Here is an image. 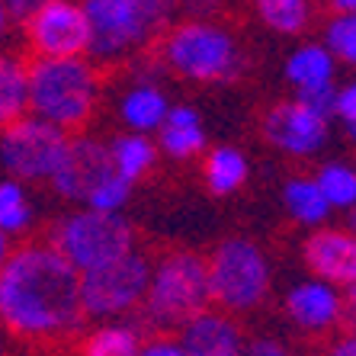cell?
<instances>
[{
	"instance_id": "cell-1",
	"label": "cell",
	"mask_w": 356,
	"mask_h": 356,
	"mask_svg": "<svg viewBox=\"0 0 356 356\" xmlns=\"http://www.w3.org/2000/svg\"><path fill=\"white\" fill-rule=\"evenodd\" d=\"M0 324L7 337L45 350L83 331L81 273L45 238L10 248L0 264Z\"/></svg>"
},
{
	"instance_id": "cell-2",
	"label": "cell",
	"mask_w": 356,
	"mask_h": 356,
	"mask_svg": "<svg viewBox=\"0 0 356 356\" xmlns=\"http://www.w3.org/2000/svg\"><path fill=\"white\" fill-rule=\"evenodd\" d=\"M103 93V71L83 58H29V116L83 135Z\"/></svg>"
},
{
	"instance_id": "cell-3",
	"label": "cell",
	"mask_w": 356,
	"mask_h": 356,
	"mask_svg": "<svg viewBox=\"0 0 356 356\" xmlns=\"http://www.w3.org/2000/svg\"><path fill=\"white\" fill-rule=\"evenodd\" d=\"M161 65L193 83H232L248 71V49L218 19L186 17L154 42Z\"/></svg>"
},
{
	"instance_id": "cell-4",
	"label": "cell",
	"mask_w": 356,
	"mask_h": 356,
	"mask_svg": "<svg viewBox=\"0 0 356 356\" xmlns=\"http://www.w3.org/2000/svg\"><path fill=\"white\" fill-rule=\"evenodd\" d=\"M209 305L212 298H209L206 254L193 248H170L151 260L148 292L138 312L158 334H177Z\"/></svg>"
},
{
	"instance_id": "cell-5",
	"label": "cell",
	"mask_w": 356,
	"mask_h": 356,
	"mask_svg": "<svg viewBox=\"0 0 356 356\" xmlns=\"http://www.w3.org/2000/svg\"><path fill=\"white\" fill-rule=\"evenodd\" d=\"M90 23L93 65H116L161 39L177 0H81Z\"/></svg>"
},
{
	"instance_id": "cell-6",
	"label": "cell",
	"mask_w": 356,
	"mask_h": 356,
	"mask_svg": "<svg viewBox=\"0 0 356 356\" xmlns=\"http://www.w3.org/2000/svg\"><path fill=\"white\" fill-rule=\"evenodd\" d=\"M209 298L228 315H244L266 302L273 286L270 257L257 241L225 238L206 254Z\"/></svg>"
},
{
	"instance_id": "cell-7",
	"label": "cell",
	"mask_w": 356,
	"mask_h": 356,
	"mask_svg": "<svg viewBox=\"0 0 356 356\" xmlns=\"http://www.w3.org/2000/svg\"><path fill=\"white\" fill-rule=\"evenodd\" d=\"M45 241L74 266L77 273H90L97 266L138 248V232L122 212L77 209V212L51 225Z\"/></svg>"
},
{
	"instance_id": "cell-8",
	"label": "cell",
	"mask_w": 356,
	"mask_h": 356,
	"mask_svg": "<svg viewBox=\"0 0 356 356\" xmlns=\"http://www.w3.org/2000/svg\"><path fill=\"white\" fill-rule=\"evenodd\" d=\"M148 276L151 257L138 248L90 273H81V305L87 321H122L138 312L148 292Z\"/></svg>"
},
{
	"instance_id": "cell-9",
	"label": "cell",
	"mask_w": 356,
	"mask_h": 356,
	"mask_svg": "<svg viewBox=\"0 0 356 356\" xmlns=\"http://www.w3.org/2000/svg\"><path fill=\"white\" fill-rule=\"evenodd\" d=\"M67 141L71 135L26 113L0 132V164L19 183H49L65 158Z\"/></svg>"
},
{
	"instance_id": "cell-10",
	"label": "cell",
	"mask_w": 356,
	"mask_h": 356,
	"mask_svg": "<svg viewBox=\"0 0 356 356\" xmlns=\"http://www.w3.org/2000/svg\"><path fill=\"white\" fill-rule=\"evenodd\" d=\"M19 26H23V42L33 58L90 55V23L81 0H49Z\"/></svg>"
},
{
	"instance_id": "cell-11",
	"label": "cell",
	"mask_w": 356,
	"mask_h": 356,
	"mask_svg": "<svg viewBox=\"0 0 356 356\" xmlns=\"http://www.w3.org/2000/svg\"><path fill=\"white\" fill-rule=\"evenodd\" d=\"M331 116H324L318 109H312L305 99H280L260 116V132H264L266 145L289 158H312L318 151H324L327 138H331Z\"/></svg>"
},
{
	"instance_id": "cell-12",
	"label": "cell",
	"mask_w": 356,
	"mask_h": 356,
	"mask_svg": "<svg viewBox=\"0 0 356 356\" xmlns=\"http://www.w3.org/2000/svg\"><path fill=\"white\" fill-rule=\"evenodd\" d=\"M109 174H113V164H109L106 141L90 138V135H71L65 158L49 183L67 202H87V196Z\"/></svg>"
},
{
	"instance_id": "cell-13",
	"label": "cell",
	"mask_w": 356,
	"mask_h": 356,
	"mask_svg": "<svg viewBox=\"0 0 356 356\" xmlns=\"http://www.w3.org/2000/svg\"><path fill=\"white\" fill-rule=\"evenodd\" d=\"M282 312L302 334H312V337L334 334L343 327V289L315 276L302 280L286 292Z\"/></svg>"
},
{
	"instance_id": "cell-14",
	"label": "cell",
	"mask_w": 356,
	"mask_h": 356,
	"mask_svg": "<svg viewBox=\"0 0 356 356\" xmlns=\"http://www.w3.org/2000/svg\"><path fill=\"white\" fill-rule=\"evenodd\" d=\"M302 264L315 280L347 289L350 282H356V238L347 228H312L302 241Z\"/></svg>"
},
{
	"instance_id": "cell-15",
	"label": "cell",
	"mask_w": 356,
	"mask_h": 356,
	"mask_svg": "<svg viewBox=\"0 0 356 356\" xmlns=\"http://www.w3.org/2000/svg\"><path fill=\"white\" fill-rule=\"evenodd\" d=\"M186 356H244V327L222 308H202L177 331Z\"/></svg>"
},
{
	"instance_id": "cell-16",
	"label": "cell",
	"mask_w": 356,
	"mask_h": 356,
	"mask_svg": "<svg viewBox=\"0 0 356 356\" xmlns=\"http://www.w3.org/2000/svg\"><path fill=\"white\" fill-rule=\"evenodd\" d=\"M282 74L296 90V97L315 90H331L337 87V58H334L324 42H302L289 58Z\"/></svg>"
},
{
	"instance_id": "cell-17",
	"label": "cell",
	"mask_w": 356,
	"mask_h": 356,
	"mask_svg": "<svg viewBox=\"0 0 356 356\" xmlns=\"http://www.w3.org/2000/svg\"><path fill=\"white\" fill-rule=\"evenodd\" d=\"M158 148L174 161H193L206 151V125L193 106H170L158 129Z\"/></svg>"
},
{
	"instance_id": "cell-18",
	"label": "cell",
	"mask_w": 356,
	"mask_h": 356,
	"mask_svg": "<svg viewBox=\"0 0 356 356\" xmlns=\"http://www.w3.org/2000/svg\"><path fill=\"white\" fill-rule=\"evenodd\" d=\"M170 106H174V103L167 99V93L161 90L158 83L141 81L122 93V99H119V116H122L129 132L151 135L161 129V122L167 119Z\"/></svg>"
},
{
	"instance_id": "cell-19",
	"label": "cell",
	"mask_w": 356,
	"mask_h": 356,
	"mask_svg": "<svg viewBox=\"0 0 356 356\" xmlns=\"http://www.w3.org/2000/svg\"><path fill=\"white\" fill-rule=\"evenodd\" d=\"M250 177L248 154L234 145H216L202 151V183L212 196H232Z\"/></svg>"
},
{
	"instance_id": "cell-20",
	"label": "cell",
	"mask_w": 356,
	"mask_h": 356,
	"mask_svg": "<svg viewBox=\"0 0 356 356\" xmlns=\"http://www.w3.org/2000/svg\"><path fill=\"white\" fill-rule=\"evenodd\" d=\"M29 113V58L0 51V132Z\"/></svg>"
},
{
	"instance_id": "cell-21",
	"label": "cell",
	"mask_w": 356,
	"mask_h": 356,
	"mask_svg": "<svg viewBox=\"0 0 356 356\" xmlns=\"http://www.w3.org/2000/svg\"><path fill=\"white\" fill-rule=\"evenodd\" d=\"M109 148V164H113V174H119L122 180L141 183L145 177L154 170L158 164V145L148 138V135L138 132H122L106 145Z\"/></svg>"
},
{
	"instance_id": "cell-22",
	"label": "cell",
	"mask_w": 356,
	"mask_h": 356,
	"mask_svg": "<svg viewBox=\"0 0 356 356\" xmlns=\"http://www.w3.org/2000/svg\"><path fill=\"white\" fill-rule=\"evenodd\" d=\"M282 206L289 212V218L302 228H321L327 225V218L334 216V209L327 206L324 193L318 190L315 177H289L282 186Z\"/></svg>"
},
{
	"instance_id": "cell-23",
	"label": "cell",
	"mask_w": 356,
	"mask_h": 356,
	"mask_svg": "<svg viewBox=\"0 0 356 356\" xmlns=\"http://www.w3.org/2000/svg\"><path fill=\"white\" fill-rule=\"evenodd\" d=\"M141 331L129 321H103L77 340V356H138Z\"/></svg>"
},
{
	"instance_id": "cell-24",
	"label": "cell",
	"mask_w": 356,
	"mask_h": 356,
	"mask_svg": "<svg viewBox=\"0 0 356 356\" xmlns=\"http://www.w3.org/2000/svg\"><path fill=\"white\" fill-rule=\"evenodd\" d=\"M257 19L276 35H302L315 19L312 0H250Z\"/></svg>"
},
{
	"instance_id": "cell-25",
	"label": "cell",
	"mask_w": 356,
	"mask_h": 356,
	"mask_svg": "<svg viewBox=\"0 0 356 356\" xmlns=\"http://www.w3.org/2000/svg\"><path fill=\"white\" fill-rule=\"evenodd\" d=\"M318 183V190L324 193L327 206L334 212H350L356 206V167L347 161H327L318 167V174H312Z\"/></svg>"
},
{
	"instance_id": "cell-26",
	"label": "cell",
	"mask_w": 356,
	"mask_h": 356,
	"mask_svg": "<svg viewBox=\"0 0 356 356\" xmlns=\"http://www.w3.org/2000/svg\"><path fill=\"white\" fill-rule=\"evenodd\" d=\"M33 225V202L26 196V186L13 177L0 180V232L7 238L26 234V228Z\"/></svg>"
},
{
	"instance_id": "cell-27",
	"label": "cell",
	"mask_w": 356,
	"mask_h": 356,
	"mask_svg": "<svg viewBox=\"0 0 356 356\" xmlns=\"http://www.w3.org/2000/svg\"><path fill=\"white\" fill-rule=\"evenodd\" d=\"M324 45L331 51L337 65L356 67V13L353 17H331L324 26Z\"/></svg>"
},
{
	"instance_id": "cell-28",
	"label": "cell",
	"mask_w": 356,
	"mask_h": 356,
	"mask_svg": "<svg viewBox=\"0 0 356 356\" xmlns=\"http://www.w3.org/2000/svg\"><path fill=\"white\" fill-rule=\"evenodd\" d=\"M129 196H132V183L122 180L119 174H109L106 180L99 183L97 190L87 196L83 206L97 209V212H122L125 202H129Z\"/></svg>"
},
{
	"instance_id": "cell-29",
	"label": "cell",
	"mask_w": 356,
	"mask_h": 356,
	"mask_svg": "<svg viewBox=\"0 0 356 356\" xmlns=\"http://www.w3.org/2000/svg\"><path fill=\"white\" fill-rule=\"evenodd\" d=\"M334 119L340 125H356V81L340 83L334 90Z\"/></svg>"
},
{
	"instance_id": "cell-30",
	"label": "cell",
	"mask_w": 356,
	"mask_h": 356,
	"mask_svg": "<svg viewBox=\"0 0 356 356\" xmlns=\"http://www.w3.org/2000/svg\"><path fill=\"white\" fill-rule=\"evenodd\" d=\"M138 356H186V353H183L177 334H154V337L141 340Z\"/></svg>"
},
{
	"instance_id": "cell-31",
	"label": "cell",
	"mask_w": 356,
	"mask_h": 356,
	"mask_svg": "<svg viewBox=\"0 0 356 356\" xmlns=\"http://www.w3.org/2000/svg\"><path fill=\"white\" fill-rule=\"evenodd\" d=\"M244 356H296V353L276 337H257V340H248Z\"/></svg>"
},
{
	"instance_id": "cell-32",
	"label": "cell",
	"mask_w": 356,
	"mask_h": 356,
	"mask_svg": "<svg viewBox=\"0 0 356 356\" xmlns=\"http://www.w3.org/2000/svg\"><path fill=\"white\" fill-rule=\"evenodd\" d=\"M180 3L196 19H216V13L222 10V0H180Z\"/></svg>"
},
{
	"instance_id": "cell-33",
	"label": "cell",
	"mask_w": 356,
	"mask_h": 356,
	"mask_svg": "<svg viewBox=\"0 0 356 356\" xmlns=\"http://www.w3.org/2000/svg\"><path fill=\"white\" fill-rule=\"evenodd\" d=\"M42 3H49V0H3L7 13L17 19V23H23L26 17H33V13L42 7Z\"/></svg>"
},
{
	"instance_id": "cell-34",
	"label": "cell",
	"mask_w": 356,
	"mask_h": 356,
	"mask_svg": "<svg viewBox=\"0 0 356 356\" xmlns=\"http://www.w3.org/2000/svg\"><path fill=\"white\" fill-rule=\"evenodd\" d=\"M324 356H356V331H340V337L331 340Z\"/></svg>"
},
{
	"instance_id": "cell-35",
	"label": "cell",
	"mask_w": 356,
	"mask_h": 356,
	"mask_svg": "<svg viewBox=\"0 0 356 356\" xmlns=\"http://www.w3.org/2000/svg\"><path fill=\"white\" fill-rule=\"evenodd\" d=\"M331 17H353L356 13V0H327Z\"/></svg>"
},
{
	"instance_id": "cell-36",
	"label": "cell",
	"mask_w": 356,
	"mask_h": 356,
	"mask_svg": "<svg viewBox=\"0 0 356 356\" xmlns=\"http://www.w3.org/2000/svg\"><path fill=\"white\" fill-rule=\"evenodd\" d=\"M10 26H13V17H10V13H7V7H3V0H0V42L7 39Z\"/></svg>"
},
{
	"instance_id": "cell-37",
	"label": "cell",
	"mask_w": 356,
	"mask_h": 356,
	"mask_svg": "<svg viewBox=\"0 0 356 356\" xmlns=\"http://www.w3.org/2000/svg\"><path fill=\"white\" fill-rule=\"evenodd\" d=\"M343 228H347V232H350V234H353V238H356V206H353V209H350V212H347V222H343Z\"/></svg>"
},
{
	"instance_id": "cell-38",
	"label": "cell",
	"mask_w": 356,
	"mask_h": 356,
	"mask_svg": "<svg viewBox=\"0 0 356 356\" xmlns=\"http://www.w3.org/2000/svg\"><path fill=\"white\" fill-rule=\"evenodd\" d=\"M7 254H10V238L3 232H0V264L7 260Z\"/></svg>"
},
{
	"instance_id": "cell-39",
	"label": "cell",
	"mask_w": 356,
	"mask_h": 356,
	"mask_svg": "<svg viewBox=\"0 0 356 356\" xmlns=\"http://www.w3.org/2000/svg\"><path fill=\"white\" fill-rule=\"evenodd\" d=\"M340 129H343V138H347L350 145L356 148V125H340Z\"/></svg>"
},
{
	"instance_id": "cell-40",
	"label": "cell",
	"mask_w": 356,
	"mask_h": 356,
	"mask_svg": "<svg viewBox=\"0 0 356 356\" xmlns=\"http://www.w3.org/2000/svg\"><path fill=\"white\" fill-rule=\"evenodd\" d=\"M7 343H10V337L3 331V324H0V356H7Z\"/></svg>"
}]
</instances>
